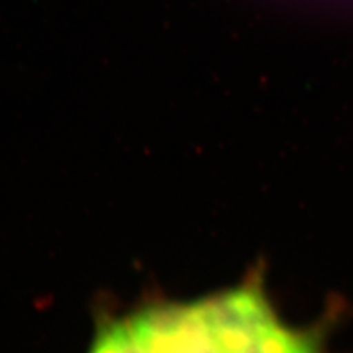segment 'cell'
Masks as SVG:
<instances>
[{"instance_id":"obj_1","label":"cell","mask_w":353,"mask_h":353,"mask_svg":"<svg viewBox=\"0 0 353 353\" xmlns=\"http://www.w3.org/2000/svg\"><path fill=\"white\" fill-rule=\"evenodd\" d=\"M126 325L141 353H217L199 303L147 307Z\"/></svg>"},{"instance_id":"obj_2","label":"cell","mask_w":353,"mask_h":353,"mask_svg":"<svg viewBox=\"0 0 353 353\" xmlns=\"http://www.w3.org/2000/svg\"><path fill=\"white\" fill-rule=\"evenodd\" d=\"M131 338H132V336H131ZM127 353H141V351L138 348V345L135 344L134 339H131V343H130V345H128Z\"/></svg>"}]
</instances>
